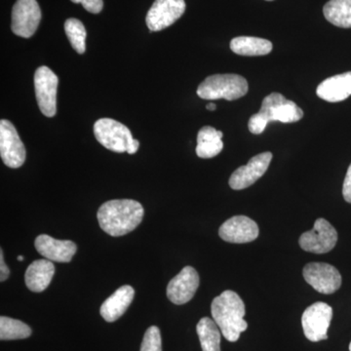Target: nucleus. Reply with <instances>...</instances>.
<instances>
[{"label": "nucleus", "mask_w": 351, "mask_h": 351, "mask_svg": "<svg viewBox=\"0 0 351 351\" xmlns=\"http://www.w3.org/2000/svg\"><path fill=\"white\" fill-rule=\"evenodd\" d=\"M144 215V208L138 201L119 199L104 203L97 217L101 230L117 237L133 232L142 223Z\"/></svg>", "instance_id": "1"}, {"label": "nucleus", "mask_w": 351, "mask_h": 351, "mask_svg": "<svg viewBox=\"0 0 351 351\" xmlns=\"http://www.w3.org/2000/svg\"><path fill=\"white\" fill-rule=\"evenodd\" d=\"M212 316L228 341H239L241 332L246 331L248 323L244 320L245 304L237 293L226 290L215 298L211 306Z\"/></svg>", "instance_id": "2"}, {"label": "nucleus", "mask_w": 351, "mask_h": 351, "mask_svg": "<svg viewBox=\"0 0 351 351\" xmlns=\"http://www.w3.org/2000/svg\"><path fill=\"white\" fill-rule=\"evenodd\" d=\"M304 117V112L297 104L288 100L283 95L271 93L263 100L260 112L252 115L248 128L252 134L260 135L272 121L294 123Z\"/></svg>", "instance_id": "3"}, {"label": "nucleus", "mask_w": 351, "mask_h": 351, "mask_svg": "<svg viewBox=\"0 0 351 351\" xmlns=\"http://www.w3.org/2000/svg\"><path fill=\"white\" fill-rule=\"evenodd\" d=\"M248 82L243 76L226 73L208 76L197 88V95L204 100L226 99L234 101L248 93Z\"/></svg>", "instance_id": "4"}, {"label": "nucleus", "mask_w": 351, "mask_h": 351, "mask_svg": "<svg viewBox=\"0 0 351 351\" xmlns=\"http://www.w3.org/2000/svg\"><path fill=\"white\" fill-rule=\"evenodd\" d=\"M94 134L103 147L119 154H136L140 145L138 141L132 136L128 127L114 119H99L94 124Z\"/></svg>", "instance_id": "5"}, {"label": "nucleus", "mask_w": 351, "mask_h": 351, "mask_svg": "<svg viewBox=\"0 0 351 351\" xmlns=\"http://www.w3.org/2000/svg\"><path fill=\"white\" fill-rule=\"evenodd\" d=\"M59 78L47 66H40L34 73V89L40 112L45 117H55L57 112V90Z\"/></svg>", "instance_id": "6"}, {"label": "nucleus", "mask_w": 351, "mask_h": 351, "mask_svg": "<svg viewBox=\"0 0 351 351\" xmlns=\"http://www.w3.org/2000/svg\"><path fill=\"white\" fill-rule=\"evenodd\" d=\"M332 318V308L329 304L322 302L311 304L302 316L304 336L313 343L327 339V332Z\"/></svg>", "instance_id": "7"}, {"label": "nucleus", "mask_w": 351, "mask_h": 351, "mask_svg": "<svg viewBox=\"0 0 351 351\" xmlns=\"http://www.w3.org/2000/svg\"><path fill=\"white\" fill-rule=\"evenodd\" d=\"M338 242V232L325 219H317L313 230L304 232L300 237L302 250L314 254H325L332 250Z\"/></svg>", "instance_id": "8"}, {"label": "nucleus", "mask_w": 351, "mask_h": 351, "mask_svg": "<svg viewBox=\"0 0 351 351\" xmlns=\"http://www.w3.org/2000/svg\"><path fill=\"white\" fill-rule=\"evenodd\" d=\"M0 156L4 164L13 169L20 168L27 156L15 126L6 119L0 121Z\"/></svg>", "instance_id": "9"}, {"label": "nucleus", "mask_w": 351, "mask_h": 351, "mask_svg": "<svg viewBox=\"0 0 351 351\" xmlns=\"http://www.w3.org/2000/svg\"><path fill=\"white\" fill-rule=\"evenodd\" d=\"M302 276L306 282L321 294L331 295L337 292L341 286V274L329 263H307L302 271Z\"/></svg>", "instance_id": "10"}, {"label": "nucleus", "mask_w": 351, "mask_h": 351, "mask_svg": "<svg viewBox=\"0 0 351 351\" xmlns=\"http://www.w3.org/2000/svg\"><path fill=\"white\" fill-rule=\"evenodd\" d=\"M40 21L41 10L36 0H18L14 4L11 29L16 36L32 38Z\"/></svg>", "instance_id": "11"}, {"label": "nucleus", "mask_w": 351, "mask_h": 351, "mask_svg": "<svg viewBox=\"0 0 351 351\" xmlns=\"http://www.w3.org/2000/svg\"><path fill=\"white\" fill-rule=\"evenodd\" d=\"M186 11L184 0H156L145 22L151 32H160L174 24Z\"/></svg>", "instance_id": "12"}, {"label": "nucleus", "mask_w": 351, "mask_h": 351, "mask_svg": "<svg viewBox=\"0 0 351 351\" xmlns=\"http://www.w3.org/2000/svg\"><path fill=\"white\" fill-rule=\"evenodd\" d=\"M271 159L272 154L269 152L252 157L247 165L241 166L233 172L230 179V188L241 191L255 184L267 172Z\"/></svg>", "instance_id": "13"}, {"label": "nucleus", "mask_w": 351, "mask_h": 351, "mask_svg": "<svg viewBox=\"0 0 351 351\" xmlns=\"http://www.w3.org/2000/svg\"><path fill=\"white\" fill-rule=\"evenodd\" d=\"M199 283L197 271L191 267H184L168 284V299L178 306L186 304L195 297Z\"/></svg>", "instance_id": "14"}, {"label": "nucleus", "mask_w": 351, "mask_h": 351, "mask_svg": "<svg viewBox=\"0 0 351 351\" xmlns=\"http://www.w3.org/2000/svg\"><path fill=\"white\" fill-rule=\"evenodd\" d=\"M219 237L230 243H249L257 239L258 226L246 216H234L228 219L219 230Z\"/></svg>", "instance_id": "15"}, {"label": "nucleus", "mask_w": 351, "mask_h": 351, "mask_svg": "<svg viewBox=\"0 0 351 351\" xmlns=\"http://www.w3.org/2000/svg\"><path fill=\"white\" fill-rule=\"evenodd\" d=\"M36 250L51 262L69 263L75 255L77 247L71 240H58L47 234H41L34 241Z\"/></svg>", "instance_id": "16"}, {"label": "nucleus", "mask_w": 351, "mask_h": 351, "mask_svg": "<svg viewBox=\"0 0 351 351\" xmlns=\"http://www.w3.org/2000/svg\"><path fill=\"white\" fill-rule=\"evenodd\" d=\"M135 290L129 285L117 289L105 302L101 304L100 313L107 322L119 320L126 313L131 302H133Z\"/></svg>", "instance_id": "17"}, {"label": "nucleus", "mask_w": 351, "mask_h": 351, "mask_svg": "<svg viewBox=\"0 0 351 351\" xmlns=\"http://www.w3.org/2000/svg\"><path fill=\"white\" fill-rule=\"evenodd\" d=\"M316 94L330 103L345 101L351 96V71L327 78L318 85Z\"/></svg>", "instance_id": "18"}, {"label": "nucleus", "mask_w": 351, "mask_h": 351, "mask_svg": "<svg viewBox=\"0 0 351 351\" xmlns=\"http://www.w3.org/2000/svg\"><path fill=\"white\" fill-rule=\"evenodd\" d=\"M55 267L49 260L34 261L25 271V285L32 292H43L52 281Z\"/></svg>", "instance_id": "19"}, {"label": "nucleus", "mask_w": 351, "mask_h": 351, "mask_svg": "<svg viewBox=\"0 0 351 351\" xmlns=\"http://www.w3.org/2000/svg\"><path fill=\"white\" fill-rule=\"evenodd\" d=\"M223 132L217 131L211 126L201 128L197 135L196 154L200 158H213L223 151Z\"/></svg>", "instance_id": "20"}, {"label": "nucleus", "mask_w": 351, "mask_h": 351, "mask_svg": "<svg viewBox=\"0 0 351 351\" xmlns=\"http://www.w3.org/2000/svg\"><path fill=\"white\" fill-rule=\"evenodd\" d=\"M272 43L267 39L239 36L230 41V49L240 56H265L272 51Z\"/></svg>", "instance_id": "21"}, {"label": "nucleus", "mask_w": 351, "mask_h": 351, "mask_svg": "<svg viewBox=\"0 0 351 351\" xmlns=\"http://www.w3.org/2000/svg\"><path fill=\"white\" fill-rule=\"evenodd\" d=\"M328 22L336 27H351V0H330L323 8Z\"/></svg>", "instance_id": "22"}, {"label": "nucleus", "mask_w": 351, "mask_h": 351, "mask_svg": "<svg viewBox=\"0 0 351 351\" xmlns=\"http://www.w3.org/2000/svg\"><path fill=\"white\" fill-rule=\"evenodd\" d=\"M198 338L203 351H221V329L214 320L203 317L198 322Z\"/></svg>", "instance_id": "23"}, {"label": "nucleus", "mask_w": 351, "mask_h": 351, "mask_svg": "<svg viewBox=\"0 0 351 351\" xmlns=\"http://www.w3.org/2000/svg\"><path fill=\"white\" fill-rule=\"evenodd\" d=\"M31 335V328L22 321L6 317V316L0 317V339L1 341L27 339Z\"/></svg>", "instance_id": "24"}, {"label": "nucleus", "mask_w": 351, "mask_h": 351, "mask_svg": "<svg viewBox=\"0 0 351 351\" xmlns=\"http://www.w3.org/2000/svg\"><path fill=\"white\" fill-rule=\"evenodd\" d=\"M64 32L68 36L71 47L78 53L83 54L86 50V29L80 20L71 18L64 23Z\"/></svg>", "instance_id": "25"}, {"label": "nucleus", "mask_w": 351, "mask_h": 351, "mask_svg": "<svg viewBox=\"0 0 351 351\" xmlns=\"http://www.w3.org/2000/svg\"><path fill=\"white\" fill-rule=\"evenodd\" d=\"M160 330L156 326L149 327L143 339L140 351H162Z\"/></svg>", "instance_id": "26"}, {"label": "nucleus", "mask_w": 351, "mask_h": 351, "mask_svg": "<svg viewBox=\"0 0 351 351\" xmlns=\"http://www.w3.org/2000/svg\"><path fill=\"white\" fill-rule=\"evenodd\" d=\"M73 3H82L88 12L99 14L103 10V0H71Z\"/></svg>", "instance_id": "27"}, {"label": "nucleus", "mask_w": 351, "mask_h": 351, "mask_svg": "<svg viewBox=\"0 0 351 351\" xmlns=\"http://www.w3.org/2000/svg\"><path fill=\"white\" fill-rule=\"evenodd\" d=\"M343 195L346 202L351 203V164L346 172L343 186Z\"/></svg>", "instance_id": "28"}, {"label": "nucleus", "mask_w": 351, "mask_h": 351, "mask_svg": "<svg viewBox=\"0 0 351 351\" xmlns=\"http://www.w3.org/2000/svg\"><path fill=\"white\" fill-rule=\"evenodd\" d=\"M9 276H10V270L4 262L3 250L1 249L0 251V281L4 282L8 279Z\"/></svg>", "instance_id": "29"}, {"label": "nucleus", "mask_w": 351, "mask_h": 351, "mask_svg": "<svg viewBox=\"0 0 351 351\" xmlns=\"http://www.w3.org/2000/svg\"><path fill=\"white\" fill-rule=\"evenodd\" d=\"M207 110H210V112H214L215 110L217 108L216 104L214 103H209L206 106Z\"/></svg>", "instance_id": "30"}, {"label": "nucleus", "mask_w": 351, "mask_h": 351, "mask_svg": "<svg viewBox=\"0 0 351 351\" xmlns=\"http://www.w3.org/2000/svg\"><path fill=\"white\" fill-rule=\"evenodd\" d=\"M18 261H19V262H23V261H24V257H23V256H19V257H18Z\"/></svg>", "instance_id": "31"}, {"label": "nucleus", "mask_w": 351, "mask_h": 351, "mask_svg": "<svg viewBox=\"0 0 351 351\" xmlns=\"http://www.w3.org/2000/svg\"><path fill=\"white\" fill-rule=\"evenodd\" d=\"M350 351H351V341H350Z\"/></svg>", "instance_id": "32"}, {"label": "nucleus", "mask_w": 351, "mask_h": 351, "mask_svg": "<svg viewBox=\"0 0 351 351\" xmlns=\"http://www.w3.org/2000/svg\"><path fill=\"white\" fill-rule=\"evenodd\" d=\"M267 1H272V0H267Z\"/></svg>", "instance_id": "33"}]
</instances>
